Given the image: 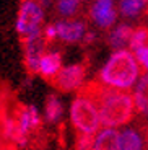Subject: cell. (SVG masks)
Wrapping results in <instances>:
<instances>
[{"label":"cell","mask_w":148,"mask_h":150,"mask_svg":"<svg viewBox=\"0 0 148 150\" xmlns=\"http://www.w3.org/2000/svg\"><path fill=\"white\" fill-rule=\"evenodd\" d=\"M138 74H140V69L135 57L127 49H122L112 54L106 65L99 70L96 79L111 88L127 90L137 82Z\"/></svg>","instance_id":"cell-1"},{"label":"cell","mask_w":148,"mask_h":150,"mask_svg":"<svg viewBox=\"0 0 148 150\" xmlns=\"http://www.w3.org/2000/svg\"><path fill=\"white\" fill-rule=\"evenodd\" d=\"M96 108L99 111L101 122L111 129L133 121V117L137 114L135 98L130 93L117 91L114 88H109V91L101 98Z\"/></svg>","instance_id":"cell-2"},{"label":"cell","mask_w":148,"mask_h":150,"mask_svg":"<svg viewBox=\"0 0 148 150\" xmlns=\"http://www.w3.org/2000/svg\"><path fill=\"white\" fill-rule=\"evenodd\" d=\"M42 20L44 8L37 0H23L16 15L15 28L23 42L33 41L42 36Z\"/></svg>","instance_id":"cell-3"},{"label":"cell","mask_w":148,"mask_h":150,"mask_svg":"<svg viewBox=\"0 0 148 150\" xmlns=\"http://www.w3.org/2000/svg\"><path fill=\"white\" fill-rule=\"evenodd\" d=\"M70 121L75 127V132L80 134H96L99 131V111L90 100L78 96L72 101L70 106Z\"/></svg>","instance_id":"cell-4"},{"label":"cell","mask_w":148,"mask_h":150,"mask_svg":"<svg viewBox=\"0 0 148 150\" xmlns=\"http://www.w3.org/2000/svg\"><path fill=\"white\" fill-rule=\"evenodd\" d=\"M86 70H88L86 64H72L62 67V70L51 80V85L62 93H70L75 90L78 91L85 85Z\"/></svg>","instance_id":"cell-5"},{"label":"cell","mask_w":148,"mask_h":150,"mask_svg":"<svg viewBox=\"0 0 148 150\" xmlns=\"http://www.w3.org/2000/svg\"><path fill=\"white\" fill-rule=\"evenodd\" d=\"M57 28V39H60L65 44H73V42L82 41L86 33L85 23L80 20H60L56 21Z\"/></svg>","instance_id":"cell-6"},{"label":"cell","mask_w":148,"mask_h":150,"mask_svg":"<svg viewBox=\"0 0 148 150\" xmlns=\"http://www.w3.org/2000/svg\"><path fill=\"white\" fill-rule=\"evenodd\" d=\"M46 52V41L41 38L25 42V67L30 75L39 74V62Z\"/></svg>","instance_id":"cell-7"},{"label":"cell","mask_w":148,"mask_h":150,"mask_svg":"<svg viewBox=\"0 0 148 150\" xmlns=\"http://www.w3.org/2000/svg\"><path fill=\"white\" fill-rule=\"evenodd\" d=\"M90 16L101 28H109L114 25L117 13L114 10V0H96L90 8Z\"/></svg>","instance_id":"cell-8"},{"label":"cell","mask_w":148,"mask_h":150,"mask_svg":"<svg viewBox=\"0 0 148 150\" xmlns=\"http://www.w3.org/2000/svg\"><path fill=\"white\" fill-rule=\"evenodd\" d=\"M119 150H148L145 135L137 127H127L119 134Z\"/></svg>","instance_id":"cell-9"},{"label":"cell","mask_w":148,"mask_h":150,"mask_svg":"<svg viewBox=\"0 0 148 150\" xmlns=\"http://www.w3.org/2000/svg\"><path fill=\"white\" fill-rule=\"evenodd\" d=\"M62 70V56L57 51H51V52H44L39 62V75L42 79L51 82L59 72Z\"/></svg>","instance_id":"cell-10"},{"label":"cell","mask_w":148,"mask_h":150,"mask_svg":"<svg viewBox=\"0 0 148 150\" xmlns=\"http://www.w3.org/2000/svg\"><path fill=\"white\" fill-rule=\"evenodd\" d=\"M132 34H133L132 26H129V25H125V23H122V25L116 26V30L109 34L107 42H109V46H111L114 51H122L127 44H130Z\"/></svg>","instance_id":"cell-11"},{"label":"cell","mask_w":148,"mask_h":150,"mask_svg":"<svg viewBox=\"0 0 148 150\" xmlns=\"http://www.w3.org/2000/svg\"><path fill=\"white\" fill-rule=\"evenodd\" d=\"M93 150H119V132L111 127L101 131L96 135Z\"/></svg>","instance_id":"cell-12"},{"label":"cell","mask_w":148,"mask_h":150,"mask_svg":"<svg viewBox=\"0 0 148 150\" xmlns=\"http://www.w3.org/2000/svg\"><path fill=\"white\" fill-rule=\"evenodd\" d=\"M133 98H135L137 112L142 114L143 117H148V74H143Z\"/></svg>","instance_id":"cell-13"},{"label":"cell","mask_w":148,"mask_h":150,"mask_svg":"<svg viewBox=\"0 0 148 150\" xmlns=\"http://www.w3.org/2000/svg\"><path fill=\"white\" fill-rule=\"evenodd\" d=\"M62 112H63V108H62L60 100L57 98V95H49V96L46 98V106H44L46 121H47L49 124L59 122L60 117H62Z\"/></svg>","instance_id":"cell-14"},{"label":"cell","mask_w":148,"mask_h":150,"mask_svg":"<svg viewBox=\"0 0 148 150\" xmlns=\"http://www.w3.org/2000/svg\"><path fill=\"white\" fill-rule=\"evenodd\" d=\"M148 8V0H122L121 11L124 16H137Z\"/></svg>","instance_id":"cell-15"},{"label":"cell","mask_w":148,"mask_h":150,"mask_svg":"<svg viewBox=\"0 0 148 150\" xmlns=\"http://www.w3.org/2000/svg\"><path fill=\"white\" fill-rule=\"evenodd\" d=\"M56 10L62 18H70L77 15L80 10V2L78 0H57Z\"/></svg>","instance_id":"cell-16"},{"label":"cell","mask_w":148,"mask_h":150,"mask_svg":"<svg viewBox=\"0 0 148 150\" xmlns=\"http://www.w3.org/2000/svg\"><path fill=\"white\" fill-rule=\"evenodd\" d=\"M129 46L132 52H137L142 47H148V26H140L133 31Z\"/></svg>","instance_id":"cell-17"},{"label":"cell","mask_w":148,"mask_h":150,"mask_svg":"<svg viewBox=\"0 0 148 150\" xmlns=\"http://www.w3.org/2000/svg\"><path fill=\"white\" fill-rule=\"evenodd\" d=\"M94 142H96V134H80V132H77L73 150H93Z\"/></svg>","instance_id":"cell-18"},{"label":"cell","mask_w":148,"mask_h":150,"mask_svg":"<svg viewBox=\"0 0 148 150\" xmlns=\"http://www.w3.org/2000/svg\"><path fill=\"white\" fill-rule=\"evenodd\" d=\"M42 39L46 41V44L49 42H54L57 39V28H56V23H49L47 26L42 30Z\"/></svg>","instance_id":"cell-19"},{"label":"cell","mask_w":148,"mask_h":150,"mask_svg":"<svg viewBox=\"0 0 148 150\" xmlns=\"http://www.w3.org/2000/svg\"><path fill=\"white\" fill-rule=\"evenodd\" d=\"M135 57H137V60L143 65V74H147V70H148V47L138 49L137 52H135Z\"/></svg>","instance_id":"cell-20"},{"label":"cell","mask_w":148,"mask_h":150,"mask_svg":"<svg viewBox=\"0 0 148 150\" xmlns=\"http://www.w3.org/2000/svg\"><path fill=\"white\" fill-rule=\"evenodd\" d=\"M138 127H140V131L143 132L145 135V140H147V145H148V121H143V122H138Z\"/></svg>","instance_id":"cell-21"},{"label":"cell","mask_w":148,"mask_h":150,"mask_svg":"<svg viewBox=\"0 0 148 150\" xmlns=\"http://www.w3.org/2000/svg\"><path fill=\"white\" fill-rule=\"evenodd\" d=\"M78 2H86V0H78Z\"/></svg>","instance_id":"cell-22"},{"label":"cell","mask_w":148,"mask_h":150,"mask_svg":"<svg viewBox=\"0 0 148 150\" xmlns=\"http://www.w3.org/2000/svg\"><path fill=\"white\" fill-rule=\"evenodd\" d=\"M147 13H148V8H147Z\"/></svg>","instance_id":"cell-23"}]
</instances>
